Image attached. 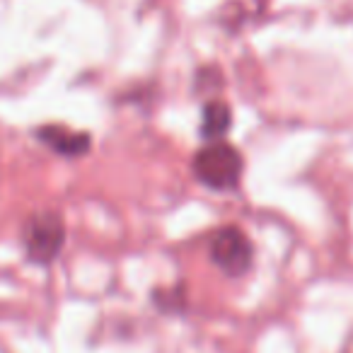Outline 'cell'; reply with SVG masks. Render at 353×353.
<instances>
[{
  "mask_svg": "<svg viewBox=\"0 0 353 353\" xmlns=\"http://www.w3.org/2000/svg\"><path fill=\"white\" fill-rule=\"evenodd\" d=\"M192 170L203 187L213 192H230L240 184L245 162L235 145L225 141H213L194 155Z\"/></svg>",
  "mask_w": 353,
  "mask_h": 353,
  "instance_id": "cell-1",
  "label": "cell"
},
{
  "mask_svg": "<svg viewBox=\"0 0 353 353\" xmlns=\"http://www.w3.org/2000/svg\"><path fill=\"white\" fill-rule=\"evenodd\" d=\"M22 242L30 261L39 266H46L56 261L65 245V225L59 213H37L27 221Z\"/></svg>",
  "mask_w": 353,
  "mask_h": 353,
  "instance_id": "cell-2",
  "label": "cell"
},
{
  "mask_svg": "<svg viewBox=\"0 0 353 353\" xmlns=\"http://www.w3.org/2000/svg\"><path fill=\"white\" fill-rule=\"evenodd\" d=\"M252 242L240 228L228 225L221 228L216 235L211 237V259L218 269H223L232 279H240L250 271L252 266Z\"/></svg>",
  "mask_w": 353,
  "mask_h": 353,
  "instance_id": "cell-3",
  "label": "cell"
},
{
  "mask_svg": "<svg viewBox=\"0 0 353 353\" xmlns=\"http://www.w3.org/2000/svg\"><path fill=\"white\" fill-rule=\"evenodd\" d=\"M37 138L44 143L46 148H51L54 152L63 157H80L85 152H90L92 148V138L85 131H73V128H65L61 123H49V126H41L37 131Z\"/></svg>",
  "mask_w": 353,
  "mask_h": 353,
  "instance_id": "cell-4",
  "label": "cell"
},
{
  "mask_svg": "<svg viewBox=\"0 0 353 353\" xmlns=\"http://www.w3.org/2000/svg\"><path fill=\"white\" fill-rule=\"evenodd\" d=\"M230 123H232V112L225 102H218V99L206 102L201 114V136L208 143L223 141V136L230 131Z\"/></svg>",
  "mask_w": 353,
  "mask_h": 353,
  "instance_id": "cell-5",
  "label": "cell"
},
{
  "mask_svg": "<svg viewBox=\"0 0 353 353\" xmlns=\"http://www.w3.org/2000/svg\"><path fill=\"white\" fill-rule=\"evenodd\" d=\"M152 303L160 310H179L184 305V293H182V288L155 290V293H152Z\"/></svg>",
  "mask_w": 353,
  "mask_h": 353,
  "instance_id": "cell-6",
  "label": "cell"
}]
</instances>
